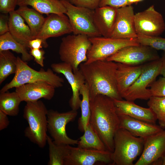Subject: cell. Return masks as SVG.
Returning <instances> with one entry per match:
<instances>
[{
	"label": "cell",
	"mask_w": 165,
	"mask_h": 165,
	"mask_svg": "<svg viewBox=\"0 0 165 165\" xmlns=\"http://www.w3.org/2000/svg\"><path fill=\"white\" fill-rule=\"evenodd\" d=\"M89 123L99 136L107 150H114V138L119 128V121L113 99L99 94L90 99Z\"/></svg>",
	"instance_id": "1"
},
{
	"label": "cell",
	"mask_w": 165,
	"mask_h": 165,
	"mask_svg": "<svg viewBox=\"0 0 165 165\" xmlns=\"http://www.w3.org/2000/svg\"><path fill=\"white\" fill-rule=\"evenodd\" d=\"M117 63L106 60H98L79 65L85 83L90 93V99L102 94L113 99L122 100L117 89L116 73Z\"/></svg>",
	"instance_id": "2"
},
{
	"label": "cell",
	"mask_w": 165,
	"mask_h": 165,
	"mask_svg": "<svg viewBox=\"0 0 165 165\" xmlns=\"http://www.w3.org/2000/svg\"><path fill=\"white\" fill-rule=\"evenodd\" d=\"M48 112L44 104L39 100L26 102L24 110L23 117L28 124L24 130L25 136L41 148L47 142Z\"/></svg>",
	"instance_id": "3"
},
{
	"label": "cell",
	"mask_w": 165,
	"mask_h": 165,
	"mask_svg": "<svg viewBox=\"0 0 165 165\" xmlns=\"http://www.w3.org/2000/svg\"><path fill=\"white\" fill-rule=\"evenodd\" d=\"M16 71L12 80L5 85L0 90V93L7 91L10 89L16 88L24 84L38 81L46 82L55 88L63 86L64 79L53 72L50 68L46 71L41 68L37 71L30 67L19 57L16 61Z\"/></svg>",
	"instance_id": "4"
},
{
	"label": "cell",
	"mask_w": 165,
	"mask_h": 165,
	"mask_svg": "<svg viewBox=\"0 0 165 165\" xmlns=\"http://www.w3.org/2000/svg\"><path fill=\"white\" fill-rule=\"evenodd\" d=\"M114 141L112 163L132 165L134 161L142 151L144 139L134 136L125 129L119 128L115 134Z\"/></svg>",
	"instance_id": "5"
},
{
	"label": "cell",
	"mask_w": 165,
	"mask_h": 165,
	"mask_svg": "<svg viewBox=\"0 0 165 165\" xmlns=\"http://www.w3.org/2000/svg\"><path fill=\"white\" fill-rule=\"evenodd\" d=\"M91 45L89 38L85 35L73 34L64 37L59 48L60 59L70 64L75 72L79 70L81 63L86 61L87 53Z\"/></svg>",
	"instance_id": "6"
},
{
	"label": "cell",
	"mask_w": 165,
	"mask_h": 165,
	"mask_svg": "<svg viewBox=\"0 0 165 165\" xmlns=\"http://www.w3.org/2000/svg\"><path fill=\"white\" fill-rule=\"evenodd\" d=\"M66 9L68 16L75 35H84L89 38L101 36L95 25L94 10L75 6L68 0H60Z\"/></svg>",
	"instance_id": "7"
},
{
	"label": "cell",
	"mask_w": 165,
	"mask_h": 165,
	"mask_svg": "<svg viewBox=\"0 0 165 165\" xmlns=\"http://www.w3.org/2000/svg\"><path fill=\"white\" fill-rule=\"evenodd\" d=\"M161 65L160 58L145 64L142 72L123 95L122 98L133 101L137 99H149L152 95L150 89L147 87L160 75Z\"/></svg>",
	"instance_id": "8"
},
{
	"label": "cell",
	"mask_w": 165,
	"mask_h": 165,
	"mask_svg": "<svg viewBox=\"0 0 165 165\" xmlns=\"http://www.w3.org/2000/svg\"><path fill=\"white\" fill-rule=\"evenodd\" d=\"M91 45L87 54L89 63L98 60H105L122 48L129 46L140 45L136 38L116 39L98 36L89 38Z\"/></svg>",
	"instance_id": "9"
},
{
	"label": "cell",
	"mask_w": 165,
	"mask_h": 165,
	"mask_svg": "<svg viewBox=\"0 0 165 165\" xmlns=\"http://www.w3.org/2000/svg\"><path fill=\"white\" fill-rule=\"evenodd\" d=\"M77 114V111L72 109L63 112L52 109L48 110V131L55 144L58 145H77L79 140L70 138L66 131L67 124L74 120Z\"/></svg>",
	"instance_id": "10"
},
{
	"label": "cell",
	"mask_w": 165,
	"mask_h": 165,
	"mask_svg": "<svg viewBox=\"0 0 165 165\" xmlns=\"http://www.w3.org/2000/svg\"><path fill=\"white\" fill-rule=\"evenodd\" d=\"M160 58L155 50L140 45L124 47L106 60L130 65H138Z\"/></svg>",
	"instance_id": "11"
},
{
	"label": "cell",
	"mask_w": 165,
	"mask_h": 165,
	"mask_svg": "<svg viewBox=\"0 0 165 165\" xmlns=\"http://www.w3.org/2000/svg\"><path fill=\"white\" fill-rule=\"evenodd\" d=\"M134 26L137 35L159 36L165 30V23L162 15L153 5L135 14Z\"/></svg>",
	"instance_id": "12"
},
{
	"label": "cell",
	"mask_w": 165,
	"mask_h": 165,
	"mask_svg": "<svg viewBox=\"0 0 165 165\" xmlns=\"http://www.w3.org/2000/svg\"><path fill=\"white\" fill-rule=\"evenodd\" d=\"M68 152L64 165H93L98 163L112 162V153L108 151L75 147L68 145Z\"/></svg>",
	"instance_id": "13"
},
{
	"label": "cell",
	"mask_w": 165,
	"mask_h": 165,
	"mask_svg": "<svg viewBox=\"0 0 165 165\" xmlns=\"http://www.w3.org/2000/svg\"><path fill=\"white\" fill-rule=\"evenodd\" d=\"M51 67L53 72L63 74L71 86L72 94L69 101V105L72 110L77 111L80 108L81 101L79 90L85 82L83 75L79 69L73 72L71 66L64 62L53 63Z\"/></svg>",
	"instance_id": "14"
},
{
	"label": "cell",
	"mask_w": 165,
	"mask_h": 165,
	"mask_svg": "<svg viewBox=\"0 0 165 165\" xmlns=\"http://www.w3.org/2000/svg\"><path fill=\"white\" fill-rule=\"evenodd\" d=\"M144 139L142 154L135 165H149L165 156V130Z\"/></svg>",
	"instance_id": "15"
},
{
	"label": "cell",
	"mask_w": 165,
	"mask_h": 165,
	"mask_svg": "<svg viewBox=\"0 0 165 165\" xmlns=\"http://www.w3.org/2000/svg\"><path fill=\"white\" fill-rule=\"evenodd\" d=\"M134 8L131 5L117 8L116 19L110 38L116 39L136 38Z\"/></svg>",
	"instance_id": "16"
},
{
	"label": "cell",
	"mask_w": 165,
	"mask_h": 165,
	"mask_svg": "<svg viewBox=\"0 0 165 165\" xmlns=\"http://www.w3.org/2000/svg\"><path fill=\"white\" fill-rule=\"evenodd\" d=\"M72 33L68 16L65 14H50L45 18L44 23L35 38L45 41L51 37H56Z\"/></svg>",
	"instance_id": "17"
},
{
	"label": "cell",
	"mask_w": 165,
	"mask_h": 165,
	"mask_svg": "<svg viewBox=\"0 0 165 165\" xmlns=\"http://www.w3.org/2000/svg\"><path fill=\"white\" fill-rule=\"evenodd\" d=\"M22 101L34 102L40 99L50 100L53 97L55 88L49 83L38 81L24 84L15 88Z\"/></svg>",
	"instance_id": "18"
},
{
	"label": "cell",
	"mask_w": 165,
	"mask_h": 165,
	"mask_svg": "<svg viewBox=\"0 0 165 165\" xmlns=\"http://www.w3.org/2000/svg\"><path fill=\"white\" fill-rule=\"evenodd\" d=\"M119 121V128L125 129L132 134L144 139L163 130L160 126L137 119L117 112Z\"/></svg>",
	"instance_id": "19"
},
{
	"label": "cell",
	"mask_w": 165,
	"mask_h": 165,
	"mask_svg": "<svg viewBox=\"0 0 165 165\" xmlns=\"http://www.w3.org/2000/svg\"><path fill=\"white\" fill-rule=\"evenodd\" d=\"M117 9L106 6L98 7L94 10V23L101 36L110 37L116 19Z\"/></svg>",
	"instance_id": "20"
},
{
	"label": "cell",
	"mask_w": 165,
	"mask_h": 165,
	"mask_svg": "<svg viewBox=\"0 0 165 165\" xmlns=\"http://www.w3.org/2000/svg\"><path fill=\"white\" fill-rule=\"evenodd\" d=\"M117 63L116 73V86L118 93L122 97L127 89L141 74L145 64L133 66Z\"/></svg>",
	"instance_id": "21"
},
{
	"label": "cell",
	"mask_w": 165,
	"mask_h": 165,
	"mask_svg": "<svg viewBox=\"0 0 165 165\" xmlns=\"http://www.w3.org/2000/svg\"><path fill=\"white\" fill-rule=\"evenodd\" d=\"M117 112L133 118L155 124L157 120L156 115L149 108H145L133 101L113 99Z\"/></svg>",
	"instance_id": "22"
},
{
	"label": "cell",
	"mask_w": 165,
	"mask_h": 165,
	"mask_svg": "<svg viewBox=\"0 0 165 165\" xmlns=\"http://www.w3.org/2000/svg\"><path fill=\"white\" fill-rule=\"evenodd\" d=\"M9 14V32L17 41L29 48V41L34 39L29 26L16 10Z\"/></svg>",
	"instance_id": "23"
},
{
	"label": "cell",
	"mask_w": 165,
	"mask_h": 165,
	"mask_svg": "<svg viewBox=\"0 0 165 165\" xmlns=\"http://www.w3.org/2000/svg\"><path fill=\"white\" fill-rule=\"evenodd\" d=\"M17 5L31 6L42 14H65L66 9L60 0H18Z\"/></svg>",
	"instance_id": "24"
},
{
	"label": "cell",
	"mask_w": 165,
	"mask_h": 165,
	"mask_svg": "<svg viewBox=\"0 0 165 165\" xmlns=\"http://www.w3.org/2000/svg\"><path fill=\"white\" fill-rule=\"evenodd\" d=\"M16 11L27 23L33 38H35L39 32L45 18L42 14L28 6H20Z\"/></svg>",
	"instance_id": "25"
},
{
	"label": "cell",
	"mask_w": 165,
	"mask_h": 165,
	"mask_svg": "<svg viewBox=\"0 0 165 165\" xmlns=\"http://www.w3.org/2000/svg\"><path fill=\"white\" fill-rule=\"evenodd\" d=\"M84 132V134L78 141L77 147L101 151L108 150L99 136L90 123Z\"/></svg>",
	"instance_id": "26"
},
{
	"label": "cell",
	"mask_w": 165,
	"mask_h": 165,
	"mask_svg": "<svg viewBox=\"0 0 165 165\" xmlns=\"http://www.w3.org/2000/svg\"><path fill=\"white\" fill-rule=\"evenodd\" d=\"M9 50L21 54L22 59L25 62L33 58L28 52L27 48L15 40L8 32L0 36V52Z\"/></svg>",
	"instance_id": "27"
},
{
	"label": "cell",
	"mask_w": 165,
	"mask_h": 165,
	"mask_svg": "<svg viewBox=\"0 0 165 165\" xmlns=\"http://www.w3.org/2000/svg\"><path fill=\"white\" fill-rule=\"evenodd\" d=\"M16 92H6L0 94V110L8 116H15L19 112V105L22 102Z\"/></svg>",
	"instance_id": "28"
},
{
	"label": "cell",
	"mask_w": 165,
	"mask_h": 165,
	"mask_svg": "<svg viewBox=\"0 0 165 165\" xmlns=\"http://www.w3.org/2000/svg\"><path fill=\"white\" fill-rule=\"evenodd\" d=\"M79 93L82 98L80 105L81 115L78 121V128L81 131L84 132L89 123L90 116V93L85 83L81 86Z\"/></svg>",
	"instance_id": "29"
},
{
	"label": "cell",
	"mask_w": 165,
	"mask_h": 165,
	"mask_svg": "<svg viewBox=\"0 0 165 165\" xmlns=\"http://www.w3.org/2000/svg\"><path fill=\"white\" fill-rule=\"evenodd\" d=\"M16 58L9 50L0 52V84L10 75L15 73Z\"/></svg>",
	"instance_id": "30"
},
{
	"label": "cell",
	"mask_w": 165,
	"mask_h": 165,
	"mask_svg": "<svg viewBox=\"0 0 165 165\" xmlns=\"http://www.w3.org/2000/svg\"><path fill=\"white\" fill-rule=\"evenodd\" d=\"M47 143L49 147V165H64L65 158L68 154L69 145H58L47 136Z\"/></svg>",
	"instance_id": "31"
},
{
	"label": "cell",
	"mask_w": 165,
	"mask_h": 165,
	"mask_svg": "<svg viewBox=\"0 0 165 165\" xmlns=\"http://www.w3.org/2000/svg\"><path fill=\"white\" fill-rule=\"evenodd\" d=\"M147 103L149 108L154 112L160 126L165 127V97L151 96Z\"/></svg>",
	"instance_id": "32"
},
{
	"label": "cell",
	"mask_w": 165,
	"mask_h": 165,
	"mask_svg": "<svg viewBox=\"0 0 165 165\" xmlns=\"http://www.w3.org/2000/svg\"><path fill=\"white\" fill-rule=\"evenodd\" d=\"M137 42L140 45L149 46L157 50L165 51V38L159 36L137 35Z\"/></svg>",
	"instance_id": "33"
},
{
	"label": "cell",
	"mask_w": 165,
	"mask_h": 165,
	"mask_svg": "<svg viewBox=\"0 0 165 165\" xmlns=\"http://www.w3.org/2000/svg\"><path fill=\"white\" fill-rule=\"evenodd\" d=\"M149 86L152 96L165 97V77H160Z\"/></svg>",
	"instance_id": "34"
},
{
	"label": "cell",
	"mask_w": 165,
	"mask_h": 165,
	"mask_svg": "<svg viewBox=\"0 0 165 165\" xmlns=\"http://www.w3.org/2000/svg\"><path fill=\"white\" fill-rule=\"evenodd\" d=\"M75 6L95 10L99 7L101 0H68Z\"/></svg>",
	"instance_id": "35"
},
{
	"label": "cell",
	"mask_w": 165,
	"mask_h": 165,
	"mask_svg": "<svg viewBox=\"0 0 165 165\" xmlns=\"http://www.w3.org/2000/svg\"><path fill=\"white\" fill-rule=\"evenodd\" d=\"M18 0H0V11L1 13L8 14L15 10Z\"/></svg>",
	"instance_id": "36"
},
{
	"label": "cell",
	"mask_w": 165,
	"mask_h": 165,
	"mask_svg": "<svg viewBox=\"0 0 165 165\" xmlns=\"http://www.w3.org/2000/svg\"><path fill=\"white\" fill-rule=\"evenodd\" d=\"M129 5L128 0H101L99 7L108 6L118 8Z\"/></svg>",
	"instance_id": "37"
},
{
	"label": "cell",
	"mask_w": 165,
	"mask_h": 165,
	"mask_svg": "<svg viewBox=\"0 0 165 165\" xmlns=\"http://www.w3.org/2000/svg\"><path fill=\"white\" fill-rule=\"evenodd\" d=\"M30 54L34 58V61L42 67L44 66V60L45 59V51L42 49H30Z\"/></svg>",
	"instance_id": "38"
},
{
	"label": "cell",
	"mask_w": 165,
	"mask_h": 165,
	"mask_svg": "<svg viewBox=\"0 0 165 165\" xmlns=\"http://www.w3.org/2000/svg\"><path fill=\"white\" fill-rule=\"evenodd\" d=\"M9 15L2 13L0 16V35L9 32Z\"/></svg>",
	"instance_id": "39"
},
{
	"label": "cell",
	"mask_w": 165,
	"mask_h": 165,
	"mask_svg": "<svg viewBox=\"0 0 165 165\" xmlns=\"http://www.w3.org/2000/svg\"><path fill=\"white\" fill-rule=\"evenodd\" d=\"M29 48L41 49L42 47L47 48L48 45L46 42L42 39L36 38L30 40L28 43Z\"/></svg>",
	"instance_id": "40"
},
{
	"label": "cell",
	"mask_w": 165,
	"mask_h": 165,
	"mask_svg": "<svg viewBox=\"0 0 165 165\" xmlns=\"http://www.w3.org/2000/svg\"><path fill=\"white\" fill-rule=\"evenodd\" d=\"M7 115L0 110V130L7 128L9 124V121Z\"/></svg>",
	"instance_id": "41"
},
{
	"label": "cell",
	"mask_w": 165,
	"mask_h": 165,
	"mask_svg": "<svg viewBox=\"0 0 165 165\" xmlns=\"http://www.w3.org/2000/svg\"><path fill=\"white\" fill-rule=\"evenodd\" d=\"M161 58L162 61V65L160 75L165 77V51H164Z\"/></svg>",
	"instance_id": "42"
},
{
	"label": "cell",
	"mask_w": 165,
	"mask_h": 165,
	"mask_svg": "<svg viewBox=\"0 0 165 165\" xmlns=\"http://www.w3.org/2000/svg\"><path fill=\"white\" fill-rule=\"evenodd\" d=\"M143 0H128V2L130 5H131L133 4H137Z\"/></svg>",
	"instance_id": "43"
},
{
	"label": "cell",
	"mask_w": 165,
	"mask_h": 165,
	"mask_svg": "<svg viewBox=\"0 0 165 165\" xmlns=\"http://www.w3.org/2000/svg\"><path fill=\"white\" fill-rule=\"evenodd\" d=\"M161 164L165 165V156L162 158Z\"/></svg>",
	"instance_id": "44"
}]
</instances>
